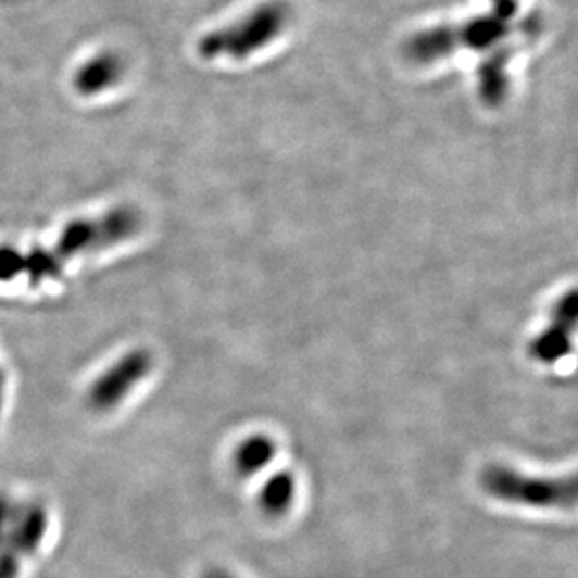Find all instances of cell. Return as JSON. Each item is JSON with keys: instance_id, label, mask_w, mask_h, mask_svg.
Wrapping results in <instances>:
<instances>
[{"instance_id": "6da1fadb", "label": "cell", "mask_w": 578, "mask_h": 578, "mask_svg": "<svg viewBox=\"0 0 578 578\" xmlns=\"http://www.w3.org/2000/svg\"><path fill=\"white\" fill-rule=\"evenodd\" d=\"M515 28L500 15L472 17L457 25L429 28L409 38L404 54L414 64H432L457 51H485L512 36Z\"/></svg>"}, {"instance_id": "7a4b0ae2", "label": "cell", "mask_w": 578, "mask_h": 578, "mask_svg": "<svg viewBox=\"0 0 578 578\" xmlns=\"http://www.w3.org/2000/svg\"><path fill=\"white\" fill-rule=\"evenodd\" d=\"M289 17L290 10L285 2L269 0L233 25L202 36L197 43V51L206 61H214L219 56L242 61L256 51L268 48L285 30Z\"/></svg>"}, {"instance_id": "3957f363", "label": "cell", "mask_w": 578, "mask_h": 578, "mask_svg": "<svg viewBox=\"0 0 578 578\" xmlns=\"http://www.w3.org/2000/svg\"><path fill=\"white\" fill-rule=\"evenodd\" d=\"M479 483L489 497L505 504L530 505L541 510H573L577 504L575 476L531 478L504 464H491L481 472Z\"/></svg>"}, {"instance_id": "277c9868", "label": "cell", "mask_w": 578, "mask_h": 578, "mask_svg": "<svg viewBox=\"0 0 578 578\" xmlns=\"http://www.w3.org/2000/svg\"><path fill=\"white\" fill-rule=\"evenodd\" d=\"M142 227V215L134 206H118L100 217L75 219L62 230L53 251L66 264L67 259L129 240Z\"/></svg>"}, {"instance_id": "5b68a950", "label": "cell", "mask_w": 578, "mask_h": 578, "mask_svg": "<svg viewBox=\"0 0 578 578\" xmlns=\"http://www.w3.org/2000/svg\"><path fill=\"white\" fill-rule=\"evenodd\" d=\"M152 367L154 360L149 350H129L90 384L87 393L88 406L96 412L115 411L124 403V399L149 377Z\"/></svg>"}, {"instance_id": "8992f818", "label": "cell", "mask_w": 578, "mask_h": 578, "mask_svg": "<svg viewBox=\"0 0 578 578\" xmlns=\"http://www.w3.org/2000/svg\"><path fill=\"white\" fill-rule=\"evenodd\" d=\"M577 324V297L569 292L552 313L551 328L539 334L530 344V356L541 364H556L571 352V334Z\"/></svg>"}, {"instance_id": "52a82bcc", "label": "cell", "mask_w": 578, "mask_h": 578, "mask_svg": "<svg viewBox=\"0 0 578 578\" xmlns=\"http://www.w3.org/2000/svg\"><path fill=\"white\" fill-rule=\"evenodd\" d=\"M49 531V512L38 502L15 505L14 518L8 530L4 545L21 558H33L40 551Z\"/></svg>"}, {"instance_id": "ba28073f", "label": "cell", "mask_w": 578, "mask_h": 578, "mask_svg": "<svg viewBox=\"0 0 578 578\" xmlns=\"http://www.w3.org/2000/svg\"><path fill=\"white\" fill-rule=\"evenodd\" d=\"M124 75L121 54L103 51L85 62L74 75V87L81 96H96L115 87Z\"/></svg>"}, {"instance_id": "9c48e42d", "label": "cell", "mask_w": 578, "mask_h": 578, "mask_svg": "<svg viewBox=\"0 0 578 578\" xmlns=\"http://www.w3.org/2000/svg\"><path fill=\"white\" fill-rule=\"evenodd\" d=\"M512 56L513 49L502 46L487 61L481 62V66H479V98L483 100L487 108L502 105V101L507 96V90H510L507 66H510Z\"/></svg>"}, {"instance_id": "30bf717a", "label": "cell", "mask_w": 578, "mask_h": 578, "mask_svg": "<svg viewBox=\"0 0 578 578\" xmlns=\"http://www.w3.org/2000/svg\"><path fill=\"white\" fill-rule=\"evenodd\" d=\"M274 455H276L274 440L266 435H253L246 438L236 450V472L240 476H253L256 472L263 470L264 466H268Z\"/></svg>"}, {"instance_id": "8fae6325", "label": "cell", "mask_w": 578, "mask_h": 578, "mask_svg": "<svg viewBox=\"0 0 578 578\" xmlns=\"http://www.w3.org/2000/svg\"><path fill=\"white\" fill-rule=\"evenodd\" d=\"M294 497H297V479L292 478L289 472H279L263 485L259 502L266 515L279 517L289 512Z\"/></svg>"}, {"instance_id": "7c38bea8", "label": "cell", "mask_w": 578, "mask_h": 578, "mask_svg": "<svg viewBox=\"0 0 578 578\" xmlns=\"http://www.w3.org/2000/svg\"><path fill=\"white\" fill-rule=\"evenodd\" d=\"M64 263L56 256L53 248H34L25 253V276L33 285L61 276Z\"/></svg>"}, {"instance_id": "4fadbf2b", "label": "cell", "mask_w": 578, "mask_h": 578, "mask_svg": "<svg viewBox=\"0 0 578 578\" xmlns=\"http://www.w3.org/2000/svg\"><path fill=\"white\" fill-rule=\"evenodd\" d=\"M20 276H25V251L0 246V281H12Z\"/></svg>"}, {"instance_id": "5bb4252c", "label": "cell", "mask_w": 578, "mask_h": 578, "mask_svg": "<svg viewBox=\"0 0 578 578\" xmlns=\"http://www.w3.org/2000/svg\"><path fill=\"white\" fill-rule=\"evenodd\" d=\"M15 505L17 502L14 498L10 497L8 492L0 491V546L4 545V541H7L8 530H10L12 518H14Z\"/></svg>"}, {"instance_id": "9a60e30c", "label": "cell", "mask_w": 578, "mask_h": 578, "mask_svg": "<svg viewBox=\"0 0 578 578\" xmlns=\"http://www.w3.org/2000/svg\"><path fill=\"white\" fill-rule=\"evenodd\" d=\"M21 556L8 546H0V578H20Z\"/></svg>"}, {"instance_id": "2e32d148", "label": "cell", "mask_w": 578, "mask_h": 578, "mask_svg": "<svg viewBox=\"0 0 578 578\" xmlns=\"http://www.w3.org/2000/svg\"><path fill=\"white\" fill-rule=\"evenodd\" d=\"M494 14L500 15L502 20H512L517 14L518 0H491Z\"/></svg>"}, {"instance_id": "e0dca14e", "label": "cell", "mask_w": 578, "mask_h": 578, "mask_svg": "<svg viewBox=\"0 0 578 578\" xmlns=\"http://www.w3.org/2000/svg\"><path fill=\"white\" fill-rule=\"evenodd\" d=\"M202 578H235L230 573L223 571V569H209L202 575Z\"/></svg>"}, {"instance_id": "ac0fdd59", "label": "cell", "mask_w": 578, "mask_h": 578, "mask_svg": "<svg viewBox=\"0 0 578 578\" xmlns=\"http://www.w3.org/2000/svg\"><path fill=\"white\" fill-rule=\"evenodd\" d=\"M2 386H4V373L0 369V391H2Z\"/></svg>"}]
</instances>
